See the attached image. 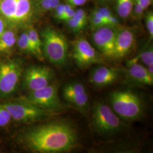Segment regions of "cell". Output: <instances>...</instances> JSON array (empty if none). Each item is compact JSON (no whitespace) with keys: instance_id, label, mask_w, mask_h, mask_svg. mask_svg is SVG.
<instances>
[{"instance_id":"1","label":"cell","mask_w":153,"mask_h":153,"mask_svg":"<svg viewBox=\"0 0 153 153\" xmlns=\"http://www.w3.org/2000/svg\"><path fill=\"white\" fill-rule=\"evenodd\" d=\"M19 140L25 149L35 153H68L78 145L75 128L65 120L29 128L21 134Z\"/></svg>"},{"instance_id":"2","label":"cell","mask_w":153,"mask_h":153,"mask_svg":"<svg viewBox=\"0 0 153 153\" xmlns=\"http://www.w3.org/2000/svg\"><path fill=\"white\" fill-rule=\"evenodd\" d=\"M41 38L44 58L57 66L65 65L68 56L65 36L55 28L48 26L42 31Z\"/></svg>"},{"instance_id":"3","label":"cell","mask_w":153,"mask_h":153,"mask_svg":"<svg viewBox=\"0 0 153 153\" xmlns=\"http://www.w3.org/2000/svg\"><path fill=\"white\" fill-rule=\"evenodd\" d=\"M111 108L120 119L133 121L142 117L144 106L136 94L129 90L115 91L110 95Z\"/></svg>"},{"instance_id":"4","label":"cell","mask_w":153,"mask_h":153,"mask_svg":"<svg viewBox=\"0 0 153 153\" xmlns=\"http://www.w3.org/2000/svg\"><path fill=\"white\" fill-rule=\"evenodd\" d=\"M92 121L95 130L104 136L120 131L124 126L120 118L112 109L100 102H97L94 104Z\"/></svg>"},{"instance_id":"5","label":"cell","mask_w":153,"mask_h":153,"mask_svg":"<svg viewBox=\"0 0 153 153\" xmlns=\"http://www.w3.org/2000/svg\"><path fill=\"white\" fill-rule=\"evenodd\" d=\"M2 105L9 112L13 119L22 123L38 121L55 115L29 102L25 98L8 102Z\"/></svg>"},{"instance_id":"6","label":"cell","mask_w":153,"mask_h":153,"mask_svg":"<svg viewBox=\"0 0 153 153\" xmlns=\"http://www.w3.org/2000/svg\"><path fill=\"white\" fill-rule=\"evenodd\" d=\"M24 98L39 107L54 114L66 109L65 105L59 98V85L56 83H51L45 88L30 92Z\"/></svg>"},{"instance_id":"7","label":"cell","mask_w":153,"mask_h":153,"mask_svg":"<svg viewBox=\"0 0 153 153\" xmlns=\"http://www.w3.org/2000/svg\"><path fill=\"white\" fill-rule=\"evenodd\" d=\"M23 71V64L19 60L0 62V98L9 96L16 91Z\"/></svg>"},{"instance_id":"8","label":"cell","mask_w":153,"mask_h":153,"mask_svg":"<svg viewBox=\"0 0 153 153\" xmlns=\"http://www.w3.org/2000/svg\"><path fill=\"white\" fill-rule=\"evenodd\" d=\"M71 45L73 58L78 67L86 68L103 62L102 55L86 39L83 37L76 39L71 42Z\"/></svg>"},{"instance_id":"9","label":"cell","mask_w":153,"mask_h":153,"mask_svg":"<svg viewBox=\"0 0 153 153\" xmlns=\"http://www.w3.org/2000/svg\"><path fill=\"white\" fill-rule=\"evenodd\" d=\"M54 73L48 66H29L23 73V87L30 92L47 86L52 82Z\"/></svg>"},{"instance_id":"10","label":"cell","mask_w":153,"mask_h":153,"mask_svg":"<svg viewBox=\"0 0 153 153\" xmlns=\"http://www.w3.org/2000/svg\"><path fill=\"white\" fill-rule=\"evenodd\" d=\"M62 97L71 105L83 115L89 108V99L84 85L79 82L66 83L62 88Z\"/></svg>"},{"instance_id":"11","label":"cell","mask_w":153,"mask_h":153,"mask_svg":"<svg viewBox=\"0 0 153 153\" xmlns=\"http://www.w3.org/2000/svg\"><path fill=\"white\" fill-rule=\"evenodd\" d=\"M94 30L92 35L93 43L100 53L108 59H114L117 29L106 26Z\"/></svg>"},{"instance_id":"12","label":"cell","mask_w":153,"mask_h":153,"mask_svg":"<svg viewBox=\"0 0 153 153\" xmlns=\"http://www.w3.org/2000/svg\"><path fill=\"white\" fill-rule=\"evenodd\" d=\"M134 42L135 34L132 30L124 27L117 29L114 59H121L128 55Z\"/></svg>"},{"instance_id":"13","label":"cell","mask_w":153,"mask_h":153,"mask_svg":"<svg viewBox=\"0 0 153 153\" xmlns=\"http://www.w3.org/2000/svg\"><path fill=\"white\" fill-rule=\"evenodd\" d=\"M119 69L100 66L95 68L90 76V81L95 86L104 87L116 82L120 76Z\"/></svg>"},{"instance_id":"14","label":"cell","mask_w":153,"mask_h":153,"mask_svg":"<svg viewBox=\"0 0 153 153\" xmlns=\"http://www.w3.org/2000/svg\"><path fill=\"white\" fill-rule=\"evenodd\" d=\"M137 62L136 57L127 61L126 66L129 76L133 81L137 83L152 86L153 76L149 73L146 68L140 65Z\"/></svg>"},{"instance_id":"15","label":"cell","mask_w":153,"mask_h":153,"mask_svg":"<svg viewBox=\"0 0 153 153\" xmlns=\"http://www.w3.org/2000/svg\"><path fill=\"white\" fill-rule=\"evenodd\" d=\"M33 3L32 0H17L14 26L27 25L32 19Z\"/></svg>"},{"instance_id":"16","label":"cell","mask_w":153,"mask_h":153,"mask_svg":"<svg viewBox=\"0 0 153 153\" xmlns=\"http://www.w3.org/2000/svg\"><path fill=\"white\" fill-rule=\"evenodd\" d=\"M17 0H0V16L14 26Z\"/></svg>"},{"instance_id":"17","label":"cell","mask_w":153,"mask_h":153,"mask_svg":"<svg viewBox=\"0 0 153 153\" xmlns=\"http://www.w3.org/2000/svg\"><path fill=\"white\" fill-rule=\"evenodd\" d=\"M31 46L32 47L33 55L41 61L44 59L42 52V42L38 33L34 28L30 27L26 31Z\"/></svg>"},{"instance_id":"18","label":"cell","mask_w":153,"mask_h":153,"mask_svg":"<svg viewBox=\"0 0 153 153\" xmlns=\"http://www.w3.org/2000/svg\"><path fill=\"white\" fill-rule=\"evenodd\" d=\"M16 33L11 30H5L0 36V52H5L13 47L16 43Z\"/></svg>"},{"instance_id":"19","label":"cell","mask_w":153,"mask_h":153,"mask_svg":"<svg viewBox=\"0 0 153 153\" xmlns=\"http://www.w3.org/2000/svg\"><path fill=\"white\" fill-rule=\"evenodd\" d=\"M134 0H116V10L117 16L126 19L131 16Z\"/></svg>"},{"instance_id":"20","label":"cell","mask_w":153,"mask_h":153,"mask_svg":"<svg viewBox=\"0 0 153 153\" xmlns=\"http://www.w3.org/2000/svg\"><path fill=\"white\" fill-rule=\"evenodd\" d=\"M88 21L90 23V27L93 30L108 26L104 17L96 8L91 12L90 16L88 17Z\"/></svg>"},{"instance_id":"21","label":"cell","mask_w":153,"mask_h":153,"mask_svg":"<svg viewBox=\"0 0 153 153\" xmlns=\"http://www.w3.org/2000/svg\"><path fill=\"white\" fill-rule=\"evenodd\" d=\"M104 17L105 21L109 26L116 27L119 26L120 23L118 18L114 16L113 13L107 7H98L96 8Z\"/></svg>"},{"instance_id":"22","label":"cell","mask_w":153,"mask_h":153,"mask_svg":"<svg viewBox=\"0 0 153 153\" xmlns=\"http://www.w3.org/2000/svg\"><path fill=\"white\" fill-rule=\"evenodd\" d=\"M16 43L18 48L22 52L26 53H30L33 55V50L28 38L27 33L26 31L22 33L17 39Z\"/></svg>"},{"instance_id":"23","label":"cell","mask_w":153,"mask_h":153,"mask_svg":"<svg viewBox=\"0 0 153 153\" xmlns=\"http://www.w3.org/2000/svg\"><path fill=\"white\" fill-rule=\"evenodd\" d=\"M137 60H140L143 64L146 66L153 64V47H149L143 50L139 55L136 57Z\"/></svg>"},{"instance_id":"24","label":"cell","mask_w":153,"mask_h":153,"mask_svg":"<svg viewBox=\"0 0 153 153\" xmlns=\"http://www.w3.org/2000/svg\"><path fill=\"white\" fill-rule=\"evenodd\" d=\"M73 17L79 23L82 28L85 29L88 23V16L86 12L82 9H77L75 11Z\"/></svg>"},{"instance_id":"25","label":"cell","mask_w":153,"mask_h":153,"mask_svg":"<svg viewBox=\"0 0 153 153\" xmlns=\"http://www.w3.org/2000/svg\"><path fill=\"white\" fill-rule=\"evenodd\" d=\"M146 11L141 4L137 1H133V6L131 14L136 19H140L145 15V11Z\"/></svg>"},{"instance_id":"26","label":"cell","mask_w":153,"mask_h":153,"mask_svg":"<svg viewBox=\"0 0 153 153\" xmlns=\"http://www.w3.org/2000/svg\"><path fill=\"white\" fill-rule=\"evenodd\" d=\"M9 112L2 104H0V126H5L11 120Z\"/></svg>"},{"instance_id":"27","label":"cell","mask_w":153,"mask_h":153,"mask_svg":"<svg viewBox=\"0 0 153 153\" xmlns=\"http://www.w3.org/2000/svg\"><path fill=\"white\" fill-rule=\"evenodd\" d=\"M145 21L150 38H153V13L152 10L148 11L145 16Z\"/></svg>"},{"instance_id":"28","label":"cell","mask_w":153,"mask_h":153,"mask_svg":"<svg viewBox=\"0 0 153 153\" xmlns=\"http://www.w3.org/2000/svg\"><path fill=\"white\" fill-rule=\"evenodd\" d=\"M35 4L42 12L52 11L51 0H35Z\"/></svg>"},{"instance_id":"29","label":"cell","mask_w":153,"mask_h":153,"mask_svg":"<svg viewBox=\"0 0 153 153\" xmlns=\"http://www.w3.org/2000/svg\"><path fill=\"white\" fill-rule=\"evenodd\" d=\"M65 22L68 27L73 33H79L84 30L73 16Z\"/></svg>"},{"instance_id":"30","label":"cell","mask_w":153,"mask_h":153,"mask_svg":"<svg viewBox=\"0 0 153 153\" xmlns=\"http://www.w3.org/2000/svg\"><path fill=\"white\" fill-rule=\"evenodd\" d=\"M76 10L74 9V6H71L70 4H65V8H64V16L62 18L61 21L65 22L69 19L71 18L74 16Z\"/></svg>"},{"instance_id":"31","label":"cell","mask_w":153,"mask_h":153,"mask_svg":"<svg viewBox=\"0 0 153 153\" xmlns=\"http://www.w3.org/2000/svg\"><path fill=\"white\" fill-rule=\"evenodd\" d=\"M64 8H65V4L60 3L53 10L54 11V16L55 19H56L58 21H61L62 18L64 16Z\"/></svg>"},{"instance_id":"32","label":"cell","mask_w":153,"mask_h":153,"mask_svg":"<svg viewBox=\"0 0 153 153\" xmlns=\"http://www.w3.org/2000/svg\"><path fill=\"white\" fill-rule=\"evenodd\" d=\"M88 1V0H67L69 4L74 7L84 5L86 3H87Z\"/></svg>"},{"instance_id":"33","label":"cell","mask_w":153,"mask_h":153,"mask_svg":"<svg viewBox=\"0 0 153 153\" xmlns=\"http://www.w3.org/2000/svg\"><path fill=\"white\" fill-rule=\"evenodd\" d=\"M141 5L143 6L144 9L146 10L152 4L153 0H137Z\"/></svg>"},{"instance_id":"34","label":"cell","mask_w":153,"mask_h":153,"mask_svg":"<svg viewBox=\"0 0 153 153\" xmlns=\"http://www.w3.org/2000/svg\"><path fill=\"white\" fill-rule=\"evenodd\" d=\"M6 22L5 20L0 16V36L6 30Z\"/></svg>"},{"instance_id":"35","label":"cell","mask_w":153,"mask_h":153,"mask_svg":"<svg viewBox=\"0 0 153 153\" xmlns=\"http://www.w3.org/2000/svg\"><path fill=\"white\" fill-rule=\"evenodd\" d=\"M52 11L60 4V0H51Z\"/></svg>"},{"instance_id":"36","label":"cell","mask_w":153,"mask_h":153,"mask_svg":"<svg viewBox=\"0 0 153 153\" xmlns=\"http://www.w3.org/2000/svg\"><path fill=\"white\" fill-rule=\"evenodd\" d=\"M147 69H148V71L149 72V73L151 75L153 76V64L148 65Z\"/></svg>"},{"instance_id":"37","label":"cell","mask_w":153,"mask_h":153,"mask_svg":"<svg viewBox=\"0 0 153 153\" xmlns=\"http://www.w3.org/2000/svg\"><path fill=\"white\" fill-rule=\"evenodd\" d=\"M103 1H109V0H103Z\"/></svg>"}]
</instances>
